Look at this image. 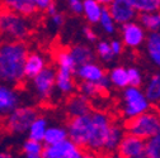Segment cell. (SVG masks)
<instances>
[{"instance_id":"cell-8","label":"cell","mask_w":160,"mask_h":158,"mask_svg":"<svg viewBox=\"0 0 160 158\" xmlns=\"http://www.w3.org/2000/svg\"><path fill=\"white\" fill-rule=\"evenodd\" d=\"M29 81H31L32 91L37 100L41 103H47L56 90L55 67L47 66L42 72H39Z\"/></svg>"},{"instance_id":"cell-28","label":"cell","mask_w":160,"mask_h":158,"mask_svg":"<svg viewBox=\"0 0 160 158\" xmlns=\"http://www.w3.org/2000/svg\"><path fill=\"white\" fill-rule=\"evenodd\" d=\"M128 2L140 14L160 12V0H128Z\"/></svg>"},{"instance_id":"cell-12","label":"cell","mask_w":160,"mask_h":158,"mask_svg":"<svg viewBox=\"0 0 160 158\" xmlns=\"http://www.w3.org/2000/svg\"><path fill=\"white\" fill-rule=\"evenodd\" d=\"M116 153L123 158H146V141L125 133Z\"/></svg>"},{"instance_id":"cell-25","label":"cell","mask_w":160,"mask_h":158,"mask_svg":"<svg viewBox=\"0 0 160 158\" xmlns=\"http://www.w3.org/2000/svg\"><path fill=\"white\" fill-rule=\"evenodd\" d=\"M107 77L109 80V84L113 85L117 89H126L128 87V75H127V68L122 66L113 67L108 73Z\"/></svg>"},{"instance_id":"cell-23","label":"cell","mask_w":160,"mask_h":158,"mask_svg":"<svg viewBox=\"0 0 160 158\" xmlns=\"http://www.w3.org/2000/svg\"><path fill=\"white\" fill-rule=\"evenodd\" d=\"M145 46L150 61L155 66L160 67V32L148 34Z\"/></svg>"},{"instance_id":"cell-35","label":"cell","mask_w":160,"mask_h":158,"mask_svg":"<svg viewBox=\"0 0 160 158\" xmlns=\"http://www.w3.org/2000/svg\"><path fill=\"white\" fill-rule=\"evenodd\" d=\"M127 75H128V85L135 86V87H141L142 85V73L136 67H130L127 68Z\"/></svg>"},{"instance_id":"cell-9","label":"cell","mask_w":160,"mask_h":158,"mask_svg":"<svg viewBox=\"0 0 160 158\" xmlns=\"http://www.w3.org/2000/svg\"><path fill=\"white\" fill-rule=\"evenodd\" d=\"M65 128L68 130L69 139L79 147H82L83 149H85L90 129V113L87 115L69 118Z\"/></svg>"},{"instance_id":"cell-42","label":"cell","mask_w":160,"mask_h":158,"mask_svg":"<svg viewBox=\"0 0 160 158\" xmlns=\"http://www.w3.org/2000/svg\"><path fill=\"white\" fill-rule=\"evenodd\" d=\"M19 158H43L42 154H22L19 156Z\"/></svg>"},{"instance_id":"cell-5","label":"cell","mask_w":160,"mask_h":158,"mask_svg":"<svg viewBox=\"0 0 160 158\" xmlns=\"http://www.w3.org/2000/svg\"><path fill=\"white\" fill-rule=\"evenodd\" d=\"M112 123L111 116L104 111H90V129L85 149L102 154Z\"/></svg>"},{"instance_id":"cell-31","label":"cell","mask_w":160,"mask_h":158,"mask_svg":"<svg viewBox=\"0 0 160 158\" xmlns=\"http://www.w3.org/2000/svg\"><path fill=\"white\" fill-rule=\"evenodd\" d=\"M146 158H160V133L146 141Z\"/></svg>"},{"instance_id":"cell-7","label":"cell","mask_w":160,"mask_h":158,"mask_svg":"<svg viewBox=\"0 0 160 158\" xmlns=\"http://www.w3.org/2000/svg\"><path fill=\"white\" fill-rule=\"evenodd\" d=\"M151 109V104L146 99L141 87L128 86L123 89V106L122 113L126 120L136 118Z\"/></svg>"},{"instance_id":"cell-37","label":"cell","mask_w":160,"mask_h":158,"mask_svg":"<svg viewBox=\"0 0 160 158\" xmlns=\"http://www.w3.org/2000/svg\"><path fill=\"white\" fill-rule=\"evenodd\" d=\"M109 46H111V51H112V53H113L114 57L122 54L125 46L122 44V42L119 41V39H113V41H111L109 42Z\"/></svg>"},{"instance_id":"cell-21","label":"cell","mask_w":160,"mask_h":158,"mask_svg":"<svg viewBox=\"0 0 160 158\" xmlns=\"http://www.w3.org/2000/svg\"><path fill=\"white\" fill-rule=\"evenodd\" d=\"M48 125L50 124H48L47 118L43 115H38L29 125V129L27 132V138L37 141V142H42Z\"/></svg>"},{"instance_id":"cell-30","label":"cell","mask_w":160,"mask_h":158,"mask_svg":"<svg viewBox=\"0 0 160 158\" xmlns=\"http://www.w3.org/2000/svg\"><path fill=\"white\" fill-rule=\"evenodd\" d=\"M98 24L101 26V28H102L107 34H113V33L116 32L117 24H116V22L113 21L112 15L109 14V12L107 10L106 7H104V9H103V12H102L101 18H99Z\"/></svg>"},{"instance_id":"cell-18","label":"cell","mask_w":160,"mask_h":158,"mask_svg":"<svg viewBox=\"0 0 160 158\" xmlns=\"http://www.w3.org/2000/svg\"><path fill=\"white\" fill-rule=\"evenodd\" d=\"M0 4L4 10L13 12L28 18H33L38 13L32 0H0Z\"/></svg>"},{"instance_id":"cell-1","label":"cell","mask_w":160,"mask_h":158,"mask_svg":"<svg viewBox=\"0 0 160 158\" xmlns=\"http://www.w3.org/2000/svg\"><path fill=\"white\" fill-rule=\"evenodd\" d=\"M29 48L26 42H0V82L18 87L26 82L24 62Z\"/></svg>"},{"instance_id":"cell-11","label":"cell","mask_w":160,"mask_h":158,"mask_svg":"<svg viewBox=\"0 0 160 158\" xmlns=\"http://www.w3.org/2000/svg\"><path fill=\"white\" fill-rule=\"evenodd\" d=\"M84 149L79 147L70 139L53 146H45L42 157L43 158H83Z\"/></svg>"},{"instance_id":"cell-44","label":"cell","mask_w":160,"mask_h":158,"mask_svg":"<svg viewBox=\"0 0 160 158\" xmlns=\"http://www.w3.org/2000/svg\"><path fill=\"white\" fill-rule=\"evenodd\" d=\"M106 158H123V157H121V156L117 154V153H112V154H108Z\"/></svg>"},{"instance_id":"cell-26","label":"cell","mask_w":160,"mask_h":158,"mask_svg":"<svg viewBox=\"0 0 160 158\" xmlns=\"http://www.w3.org/2000/svg\"><path fill=\"white\" fill-rule=\"evenodd\" d=\"M144 94L150 104L160 103V73H154L149 78Z\"/></svg>"},{"instance_id":"cell-32","label":"cell","mask_w":160,"mask_h":158,"mask_svg":"<svg viewBox=\"0 0 160 158\" xmlns=\"http://www.w3.org/2000/svg\"><path fill=\"white\" fill-rule=\"evenodd\" d=\"M79 90H80L79 94L84 95L88 99L89 97H95V96H98V95H101V94L104 92V90L99 86L98 84H92V82H82Z\"/></svg>"},{"instance_id":"cell-13","label":"cell","mask_w":160,"mask_h":158,"mask_svg":"<svg viewBox=\"0 0 160 158\" xmlns=\"http://www.w3.org/2000/svg\"><path fill=\"white\" fill-rule=\"evenodd\" d=\"M146 30L138 22H130L121 26V42L123 46L136 49L145 44L146 41Z\"/></svg>"},{"instance_id":"cell-15","label":"cell","mask_w":160,"mask_h":158,"mask_svg":"<svg viewBox=\"0 0 160 158\" xmlns=\"http://www.w3.org/2000/svg\"><path fill=\"white\" fill-rule=\"evenodd\" d=\"M21 103L22 97L17 87H12L0 82V116H7L15 108L22 105Z\"/></svg>"},{"instance_id":"cell-33","label":"cell","mask_w":160,"mask_h":158,"mask_svg":"<svg viewBox=\"0 0 160 158\" xmlns=\"http://www.w3.org/2000/svg\"><path fill=\"white\" fill-rule=\"evenodd\" d=\"M95 52H97V54L101 57L104 62H111L114 58V56H113V53L111 51L109 42H107V41H99V42H97Z\"/></svg>"},{"instance_id":"cell-27","label":"cell","mask_w":160,"mask_h":158,"mask_svg":"<svg viewBox=\"0 0 160 158\" xmlns=\"http://www.w3.org/2000/svg\"><path fill=\"white\" fill-rule=\"evenodd\" d=\"M138 23L142 26L145 30H149L150 33L160 32V12L141 14Z\"/></svg>"},{"instance_id":"cell-14","label":"cell","mask_w":160,"mask_h":158,"mask_svg":"<svg viewBox=\"0 0 160 158\" xmlns=\"http://www.w3.org/2000/svg\"><path fill=\"white\" fill-rule=\"evenodd\" d=\"M107 10L112 15L116 24L123 26L136 19L137 12L133 9L128 0H113L107 7Z\"/></svg>"},{"instance_id":"cell-34","label":"cell","mask_w":160,"mask_h":158,"mask_svg":"<svg viewBox=\"0 0 160 158\" xmlns=\"http://www.w3.org/2000/svg\"><path fill=\"white\" fill-rule=\"evenodd\" d=\"M46 13H47V15L50 16V23H51V26H52L55 29H58V28H61V27L64 26L65 18H64V15H62L61 13L57 10L56 5H52Z\"/></svg>"},{"instance_id":"cell-41","label":"cell","mask_w":160,"mask_h":158,"mask_svg":"<svg viewBox=\"0 0 160 158\" xmlns=\"http://www.w3.org/2000/svg\"><path fill=\"white\" fill-rule=\"evenodd\" d=\"M83 158H103L102 154L95 153V152H90V151H85Z\"/></svg>"},{"instance_id":"cell-19","label":"cell","mask_w":160,"mask_h":158,"mask_svg":"<svg viewBox=\"0 0 160 158\" xmlns=\"http://www.w3.org/2000/svg\"><path fill=\"white\" fill-rule=\"evenodd\" d=\"M123 135H125L123 127L117 124V123H112L109 133L107 135L106 143H104V147H103V153L102 154H107L108 156V154L116 153V151H117V148L119 146V142L122 141Z\"/></svg>"},{"instance_id":"cell-2","label":"cell","mask_w":160,"mask_h":158,"mask_svg":"<svg viewBox=\"0 0 160 158\" xmlns=\"http://www.w3.org/2000/svg\"><path fill=\"white\" fill-rule=\"evenodd\" d=\"M34 28L33 18L19 15L13 12L0 10V37L3 41L26 42Z\"/></svg>"},{"instance_id":"cell-3","label":"cell","mask_w":160,"mask_h":158,"mask_svg":"<svg viewBox=\"0 0 160 158\" xmlns=\"http://www.w3.org/2000/svg\"><path fill=\"white\" fill-rule=\"evenodd\" d=\"M55 82L56 90L65 96H70L76 90L75 70L76 65L68 48H58L55 53Z\"/></svg>"},{"instance_id":"cell-40","label":"cell","mask_w":160,"mask_h":158,"mask_svg":"<svg viewBox=\"0 0 160 158\" xmlns=\"http://www.w3.org/2000/svg\"><path fill=\"white\" fill-rule=\"evenodd\" d=\"M0 158H15L12 151L8 149H0Z\"/></svg>"},{"instance_id":"cell-6","label":"cell","mask_w":160,"mask_h":158,"mask_svg":"<svg viewBox=\"0 0 160 158\" xmlns=\"http://www.w3.org/2000/svg\"><path fill=\"white\" fill-rule=\"evenodd\" d=\"M38 115L39 113L34 106L19 105L3 118V124L8 133L13 135H23L27 134L29 125Z\"/></svg>"},{"instance_id":"cell-43","label":"cell","mask_w":160,"mask_h":158,"mask_svg":"<svg viewBox=\"0 0 160 158\" xmlns=\"http://www.w3.org/2000/svg\"><path fill=\"white\" fill-rule=\"evenodd\" d=\"M97 2H98L99 4H101V5H103V7H106V8H107V7L113 2V0H97Z\"/></svg>"},{"instance_id":"cell-4","label":"cell","mask_w":160,"mask_h":158,"mask_svg":"<svg viewBox=\"0 0 160 158\" xmlns=\"http://www.w3.org/2000/svg\"><path fill=\"white\" fill-rule=\"evenodd\" d=\"M123 129L127 134L148 141L151 137L160 133V113L150 109L141 115L126 120Z\"/></svg>"},{"instance_id":"cell-17","label":"cell","mask_w":160,"mask_h":158,"mask_svg":"<svg viewBox=\"0 0 160 158\" xmlns=\"http://www.w3.org/2000/svg\"><path fill=\"white\" fill-rule=\"evenodd\" d=\"M92 111L89 99L82 94H72L66 101V113L70 118L87 115Z\"/></svg>"},{"instance_id":"cell-22","label":"cell","mask_w":160,"mask_h":158,"mask_svg":"<svg viewBox=\"0 0 160 158\" xmlns=\"http://www.w3.org/2000/svg\"><path fill=\"white\" fill-rule=\"evenodd\" d=\"M103 9L104 7L99 4L97 0H83L82 14L85 16L89 24H98Z\"/></svg>"},{"instance_id":"cell-29","label":"cell","mask_w":160,"mask_h":158,"mask_svg":"<svg viewBox=\"0 0 160 158\" xmlns=\"http://www.w3.org/2000/svg\"><path fill=\"white\" fill-rule=\"evenodd\" d=\"M43 143L42 142H37L29 138H26L21 146V153L22 154H42L43 152Z\"/></svg>"},{"instance_id":"cell-20","label":"cell","mask_w":160,"mask_h":158,"mask_svg":"<svg viewBox=\"0 0 160 158\" xmlns=\"http://www.w3.org/2000/svg\"><path fill=\"white\" fill-rule=\"evenodd\" d=\"M72 60L76 65V67L82 66V65H85V63H89V62H94V58H95V54H94V51L89 47V46H85V44H75L70 48H68Z\"/></svg>"},{"instance_id":"cell-10","label":"cell","mask_w":160,"mask_h":158,"mask_svg":"<svg viewBox=\"0 0 160 158\" xmlns=\"http://www.w3.org/2000/svg\"><path fill=\"white\" fill-rule=\"evenodd\" d=\"M75 77H78L82 82L98 84L104 91H107L111 86L106 71L103 70V67L101 65H98L97 62H89V63H85V65L76 67Z\"/></svg>"},{"instance_id":"cell-36","label":"cell","mask_w":160,"mask_h":158,"mask_svg":"<svg viewBox=\"0 0 160 158\" xmlns=\"http://www.w3.org/2000/svg\"><path fill=\"white\" fill-rule=\"evenodd\" d=\"M37 12H47L52 5H55V0H32Z\"/></svg>"},{"instance_id":"cell-38","label":"cell","mask_w":160,"mask_h":158,"mask_svg":"<svg viewBox=\"0 0 160 158\" xmlns=\"http://www.w3.org/2000/svg\"><path fill=\"white\" fill-rule=\"evenodd\" d=\"M68 4L70 10L74 14H82L83 9V0H68Z\"/></svg>"},{"instance_id":"cell-39","label":"cell","mask_w":160,"mask_h":158,"mask_svg":"<svg viewBox=\"0 0 160 158\" xmlns=\"http://www.w3.org/2000/svg\"><path fill=\"white\" fill-rule=\"evenodd\" d=\"M83 34H84V37H85V39L88 42H97L98 35H97L95 30L90 26H87V27L83 28Z\"/></svg>"},{"instance_id":"cell-24","label":"cell","mask_w":160,"mask_h":158,"mask_svg":"<svg viewBox=\"0 0 160 158\" xmlns=\"http://www.w3.org/2000/svg\"><path fill=\"white\" fill-rule=\"evenodd\" d=\"M66 139H69V137H68V130L65 127L48 125L42 143H43V146H53L57 143H61Z\"/></svg>"},{"instance_id":"cell-16","label":"cell","mask_w":160,"mask_h":158,"mask_svg":"<svg viewBox=\"0 0 160 158\" xmlns=\"http://www.w3.org/2000/svg\"><path fill=\"white\" fill-rule=\"evenodd\" d=\"M46 57L38 51H29L24 62V78L26 81L32 80L34 76L42 72L47 67Z\"/></svg>"}]
</instances>
